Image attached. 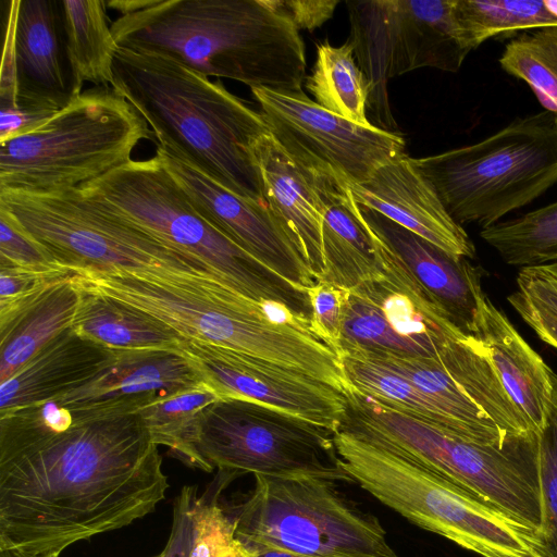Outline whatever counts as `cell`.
Masks as SVG:
<instances>
[{
    "label": "cell",
    "instance_id": "cell-2",
    "mask_svg": "<svg viewBox=\"0 0 557 557\" xmlns=\"http://www.w3.org/2000/svg\"><path fill=\"white\" fill-rule=\"evenodd\" d=\"M119 47L171 58L250 89L302 91L304 40L276 0H110Z\"/></svg>",
    "mask_w": 557,
    "mask_h": 557
},
{
    "label": "cell",
    "instance_id": "cell-9",
    "mask_svg": "<svg viewBox=\"0 0 557 557\" xmlns=\"http://www.w3.org/2000/svg\"><path fill=\"white\" fill-rule=\"evenodd\" d=\"M412 162L458 224L488 227L557 183V113L517 117L479 143Z\"/></svg>",
    "mask_w": 557,
    "mask_h": 557
},
{
    "label": "cell",
    "instance_id": "cell-43",
    "mask_svg": "<svg viewBox=\"0 0 557 557\" xmlns=\"http://www.w3.org/2000/svg\"><path fill=\"white\" fill-rule=\"evenodd\" d=\"M55 113L22 107L1 108L0 143L36 131Z\"/></svg>",
    "mask_w": 557,
    "mask_h": 557
},
{
    "label": "cell",
    "instance_id": "cell-41",
    "mask_svg": "<svg viewBox=\"0 0 557 557\" xmlns=\"http://www.w3.org/2000/svg\"><path fill=\"white\" fill-rule=\"evenodd\" d=\"M18 0L9 3L0 74V107H12L16 100L15 26Z\"/></svg>",
    "mask_w": 557,
    "mask_h": 557
},
{
    "label": "cell",
    "instance_id": "cell-24",
    "mask_svg": "<svg viewBox=\"0 0 557 557\" xmlns=\"http://www.w3.org/2000/svg\"><path fill=\"white\" fill-rule=\"evenodd\" d=\"M268 207L300 250L317 281L325 267L322 247V209L305 172L271 134L253 148Z\"/></svg>",
    "mask_w": 557,
    "mask_h": 557
},
{
    "label": "cell",
    "instance_id": "cell-7",
    "mask_svg": "<svg viewBox=\"0 0 557 557\" xmlns=\"http://www.w3.org/2000/svg\"><path fill=\"white\" fill-rule=\"evenodd\" d=\"M145 119L112 87H92L46 124L0 143V191L48 195L79 188L131 161L153 140Z\"/></svg>",
    "mask_w": 557,
    "mask_h": 557
},
{
    "label": "cell",
    "instance_id": "cell-14",
    "mask_svg": "<svg viewBox=\"0 0 557 557\" xmlns=\"http://www.w3.org/2000/svg\"><path fill=\"white\" fill-rule=\"evenodd\" d=\"M379 243L383 271L347 289L337 355L354 349L437 359L448 342L472 336L463 333L387 246Z\"/></svg>",
    "mask_w": 557,
    "mask_h": 557
},
{
    "label": "cell",
    "instance_id": "cell-27",
    "mask_svg": "<svg viewBox=\"0 0 557 557\" xmlns=\"http://www.w3.org/2000/svg\"><path fill=\"white\" fill-rule=\"evenodd\" d=\"M77 285L81 299L72 329L78 335L112 350L178 348L183 337L171 327L107 295Z\"/></svg>",
    "mask_w": 557,
    "mask_h": 557
},
{
    "label": "cell",
    "instance_id": "cell-34",
    "mask_svg": "<svg viewBox=\"0 0 557 557\" xmlns=\"http://www.w3.org/2000/svg\"><path fill=\"white\" fill-rule=\"evenodd\" d=\"M238 474L219 470L218 484L198 496L194 510V540L189 557H253L236 537L235 520L219 502L224 483Z\"/></svg>",
    "mask_w": 557,
    "mask_h": 557
},
{
    "label": "cell",
    "instance_id": "cell-32",
    "mask_svg": "<svg viewBox=\"0 0 557 557\" xmlns=\"http://www.w3.org/2000/svg\"><path fill=\"white\" fill-rule=\"evenodd\" d=\"M219 398V395L205 383L146 406L137 412L156 445L169 447L175 458L197 468L190 447L196 418L201 409Z\"/></svg>",
    "mask_w": 557,
    "mask_h": 557
},
{
    "label": "cell",
    "instance_id": "cell-13",
    "mask_svg": "<svg viewBox=\"0 0 557 557\" xmlns=\"http://www.w3.org/2000/svg\"><path fill=\"white\" fill-rule=\"evenodd\" d=\"M355 58L369 88L376 119L395 127L387 82L433 67L457 72L471 50L456 17V0L347 1Z\"/></svg>",
    "mask_w": 557,
    "mask_h": 557
},
{
    "label": "cell",
    "instance_id": "cell-35",
    "mask_svg": "<svg viewBox=\"0 0 557 557\" xmlns=\"http://www.w3.org/2000/svg\"><path fill=\"white\" fill-rule=\"evenodd\" d=\"M540 487L542 517L532 554L557 557V392L540 431Z\"/></svg>",
    "mask_w": 557,
    "mask_h": 557
},
{
    "label": "cell",
    "instance_id": "cell-22",
    "mask_svg": "<svg viewBox=\"0 0 557 557\" xmlns=\"http://www.w3.org/2000/svg\"><path fill=\"white\" fill-rule=\"evenodd\" d=\"M304 172L323 215L325 271L319 281L351 289L379 275L383 271L379 239L364 222L347 182L333 173Z\"/></svg>",
    "mask_w": 557,
    "mask_h": 557
},
{
    "label": "cell",
    "instance_id": "cell-38",
    "mask_svg": "<svg viewBox=\"0 0 557 557\" xmlns=\"http://www.w3.org/2000/svg\"><path fill=\"white\" fill-rule=\"evenodd\" d=\"M307 294L312 307V331L337 352L347 289L317 281Z\"/></svg>",
    "mask_w": 557,
    "mask_h": 557
},
{
    "label": "cell",
    "instance_id": "cell-11",
    "mask_svg": "<svg viewBox=\"0 0 557 557\" xmlns=\"http://www.w3.org/2000/svg\"><path fill=\"white\" fill-rule=\"evenodd\" d=\"M0 207L57 265L75 272L174 270L219 280L200 261L85 197L77 188L48 195L0 191Z\"/></svg>",
    "mask_w": 557,
    "mask_h": 557
},
{
    "label": "cell",
    "instance_id": "cell-28",
    "mask_svg": "<svg viewBox=\"0 0 557 557\" xmlns=\"http://www.w3.org/2000/svg\"><path fill=\"white\" fill-rule=\"evenodd\" d=\"M65 47L74 86L81 95L85 82L109 87L119 46L108 23L106 1L60 0Z\"/></svg>",
    "mask_w": 557,
    "mask_h": 557
},
{
    "label": "cell",
    "instance_id": "cell-44",
    "mask_svg": "<svg viewBox=\"0 0 557 557\" xmlns=\"http://www.w3.org/2000/svg\"><path fill=\"white\" fill-rule=\"evenodd\" d=\"M507 300L540 339L557 349V317L530 305L512 293Z\"/></svg>",
    "mask_w": 557,
    "mask_h": 557
},
{
    "label": "cell",
    "instance_id": "cell-23",
    "mask_svg": "<svg viewBox=\"0 0 557 557\" xmlns=\"http://www.w3.org/2000/svg\"><path fill=\"white\" fill-rule=\"evenodd\" d=\"M476 337L484 344L511 401L540 432L557 392V375L485 296Z\"/></svg>",
    "mask_w": 557,
    "mask_h": 557
},
{
    "label": "cell",
    "instance_id": "cell-4",
    "mask_svg": "<svg viewBox=\"0 0 557 557\" xmlns=\"http://www.w3.org/2000/svg\"><path fill=\"white\" fill-rule=\"evenodd\" d=\"M111 87L145 119L158 147L267 205L253 148L270 134L268 124L221 81L162 54L119 47Z\"/></svg>",
    "mask_w": 557,
    "mask_h": 557
},
{
    "label": "cell",
    "instance_id": "cell-8",
    "mask_svg": "<svg viewBox=\"0 0 557 557\" xmlns=\"http://www.w3.org/2000/svg\"><path fill=\"white\" fill-rule=\"evenodd\" d=\"M343 470L419 528L482 557L532 554L537 532L481 503L437 473L377 442L337 428Z\"/></svg>",
    "mask_w": 557,
    "mask_h": 557
},
{
    "label": "cell",
    "instance_id": "cell-37",
    "mask_svg": "<svg viewBox=\"0 0 557 557\" xmlns=\"http://www.w3.org/2000/svg\"><path fill=\"white\" fill-rule=\"evenodd\" d=\"M76 272L63 267L30 269L0 267V306L35 297Z\"/></svg>",
    "mask_w": 557,
    "mask_h": 557
},
{
    "label": "cell",
    "instance_id": "cell-33",
    "mask_svg": "<svg viewBox=\"0 0 557 557\" xmlns=\"http://www.w3.org/2000/svg\"><path fill=\"white\" fill-rule=\"evenodd\" d=\"M498 61L506 73L530 86L546 111L557 113V27L515 37Z\"/></svg>",
    "mask_w": 557,
    "mask_h": 557
},
{
    "label": "cell",
    "instance_id": "cell-15",
    "mask_svg": "<svg viewBox=\"0 0 557 557\" xmlns=\"http://www.w3.org/2000/svg\"><path fill=\"white\" fill-rule=\"evenodd\" d=\"M270 134L304 171L333 173L347 184L367 181L386 162L406 156L405 138L332 113L304 91L252 88Z\"/></svg>",
    "mask_w": 557,
    "mask_h": 557
},
{
    "label": "cell",
    "instance_id": "cell-5",
    "mask_svg": "<svg viewBox=\"0 0 557 557\" xmlns=\"http://www.w3.org/2000/svg\"><path fill=\"white\" fill-rule=\"evenodd\" d=\"M338 428L437 473L481 503L539 531L542 517L540 432L490 444L463 437L352 387Z\"/></svg>",
    "mask_w": 557,
    "mask_h": 557
},
{
    "label": "cell",
    "instance_id": "cell-20",
    "mask_svg": "<svg viewBox=\"0 0 557 557\" xmlns=\"http://www.w3.org/2000/svg\"><path fill=\"white\" fill-rule=\"evenodd\" d=\"M360 213L371 231L403 262L466 334L476 337L485 298L481 267L468 258L449 255L383 214L362 207Z\"/></svg>",
    "mask_w": 557,
    "mask_h": 557
},
{
    "label": "cell",
    "instance_id": "cell-46",
    "mask_svg": "<svg viewBox=\"0 0 557 557\" xmlns=\"http://www.w3.org/2000/svg\"><path fill=\"white\" fill-rule=\"evenodd\" d=\"M252 555H253V557H307V556L299 555L296 553L273 549V548L259 549V550L253 552Z\"/></svg>",
    "mask_w": 557,
    "mask_h": 557
},
{
    "label": "cell",
    "instance_id": "cell-36",
    "mask_svg": "<svg viewBox=\"0 0 557 557\" xmlns=\"http://www.w3.org/2000/svg\"><path fill=\"white\" fill-rule=\"evenodd\" d=\"M0 267H60L3 207H0Z\"/></svg>",
    "mask_w": 557,
    "mask_h": 557
},
{
    "label": "cell",
    "instance_id": "cell-42",
    "mask_svg": "<svg viewBox=\"0 0 557 557\" xmlns=\"http://www.w3.org/2000/svg\"><path fill=\"white\" fill-rule=\"evenodd\" d=\"M296 28L313 30L333 16L337 0H276Z\"/></svg>",
    "mask_w": 557,
    "mask_h": 557
},
{
    "label": "cell",
    "instance_id": "cell-29",
    "mask_svg": "<svg viewBox=\"0 0 557 557\" xmlns=\"http://www.w3.org/2000/svg\"><path fill=\"white\" fill-rule=\"evenodd\" d=\"M355 48L348 39L339 47L327 40L317 45V57L306 87L323 109L350 122L370 126L366 115L369 88L363 72L355 60Z\"/></svg>",
    "mask_w": 557,
    "mask_h": 557
},
{
    "label": "cell",
    "instance_id": "cell-6",
    "mask_svg": "<svg viewBox=\"0 0 557 557\" xmlns=\"http://www.w3.org/2000/svg\"><path fill=\"white\" fill-rule=\"evenodd\" d=\"M78 190L136 226L203 263L222 283L259 302H276L311 324L306 290L263 265L193 206L160 153L131 160Z\"/></svg>",
    "mask_w": 557,
    "mask_h": 557
},
{
    "label": "cell",
    "instance_id": "cell-21",
    "mask_svg": "<svg viewBox=\"0 0 557 557\" xmlns=\"http://www.w3.org/2000/svg\"><path fill=\"white\" fill-rule=\"evenodd\" d=\"M15 61L12 107L58 112L79 96L66 54L60 0H18Z\"/></svg>",
    "mask_w": 557,
    "mask_h": 557
},
{
    "label": "cell",
    "instance_id": "cell-16",
    "mask_svg": "<svg viewBox=\"0 0 557 557\" xmlns=\"http://www.w3.org/2000/svg\"><path fill=\"white\" fill-rule=\"evenodd\" d=\"M178 348L220 398L255 401L332 431L345 414V394L306 373L196 339L183 338Z\"/></svg>",
    "mask_w": 557,
    "mask_h": 557
},
{
    "label": "cell",
    "instance_id": "cell-26",
    "mask_svg": "<svg viewBox=\"0 0 557 557\" xmlns=\"http://www.w3.org/2000/svg\"><path fill=\"white\" fill-rule=\"evenodd\" d=\"M79 299L81 289L73 276L52 285L28 305L0 314V382L72 326Z\"/></svg>",
    "mask_w": 557,
    "mask_h": 557
},
{
    "label": "cell",
    "instance_id": "cell-30",
    "mask_svg": "<svg viewBox=\"0 0 557 557\" xmlns=\"http://www.w3.org/2000/svg\"><path fill=\"white\" fill-rule=\"evenodd\" d=\"M462 39L472 51L490 38L525 29L557 27L545 0H456Z\"/></svg>",
    "mask_w": 557,
    "mask_h": 557
},
{
    "label": "cell",
    "instance_id": "cell-12",
    "mask_svg": "<svg viewBox=\"0 0 557 557\" xmlns=\"http://www.w3.org/2000/svg\"><path fill=\"white\" fill-rule=\"evenodd\" d=\"M334 431L244 399L219 398L196 418L190 447L197 468L237 474L317 476L351 483Z\"/></svg>",
    "mask_w": 557,
    "mask_h": 557
},
{
    "label": "cell",
    "instance_id": "cell-3",
    "mask_svg": "<svg viewBox=\"0 0 557 557\" xmlns=\"http://www.w3.org/2000/svg\"><path fill=\"white\" fill-rule=\"evenodd\" d=\"M75 281L148 314L183 338L245 352L336 388L344 382L337 352L309 322L285 306L250 299L212 276L174 270L77 271Z\"/></svg>",
    "mask_w": 557,
    "mask_h": 557
},
{
    "label": "cell",
    "instance_id": "cell-39",
    "mask_svg": "<svg viewBox=\"0 0 557 557\" xmlns=\"http://www.w3.org/2000/svg\"><path fill=\"white\" fill-rule=\"evenodd\" d=\"M513 295L557 317V261L521 268Z\"/></svg>",
    "mask_w": 557,
    "mask_h": 557
},
{
    "label": "cell",
    "instance_id": "cell-17",
    "mask_svg": "<svg viewBox=\"0 0 557 557\" xmlns=\"http://www.w3.org/2000/svg\"><path fill=\"white\" fill-rule=\"evenodd\" d=\"M166 169L196 210L242 249L299 289L317 280L268 205L238 196L157 146Z\"/></svg>",
    "mask_w": 557,
    "mask_h": 557
},
{
    "label": "cell",
    "instance_id": "cell-31",
    "mask_svg": "<svg viewBox=\"0 0 557 557\" xmlns=\"http://www.w3.org/2000/svg\"><path fill=\"white\" fill-rule=\"evenodd\" d=\"M481 238L509 265L527 268L557 261V201L482 228Z\"/></svg>",
    "mask_w": 557,
    "mask_h": 557
},
{
    "label": "cell",
    "instance_id": "cell-19",
    "mask_svg": "<svg viewBox=\"0 0 557 557\" xmlns=\"http://www.w3.org/2000/svg\"><path fill=\"white\" fill-rule=\"evenodd\" d=\"M348 187L358 205L383 214L449 255L475 257L468 233L450 216L434 187L407 154L386 162L363 183Z\"/></svg>",
    "mask_w": 557,
    "mask_h": 557
},
{
    "label": "cell",
    "instance_id": "cell-25",
    "mask_svg": "<svg viewBox=\"0 0 557 557\" xmlns=\"http://www.w3.org/2000/svg\"><path fill=\"white\" fill-rule=\"evenodd\" d=\"M114 350L78 335H57L10 377L0 382V411L55 399L92 379Z\"/></svg>",
    "mask_w": 557,
    "mask_h": 557
},
{
    "label": "cell",
    "instance_id": "cell-10",
    "mask_svg": "<svg viewBox=\"0 0 557 557\" xmlns=\"http://www.w3.org/2000/svg\"><path fill=\"white\" fill-rule=\"evenodd\" d=\"M336 482L256 474L249 495L228 507L236 537L251 554L273 548L307 557H399L380 519Z\"/></svg>",
    "mask_w": 557,
    "mask_h": 557
},
{
    "label": "cell",
    "instance_id": "cell-18",
    "mask_svg": "<svg viewBox=\"0 0 557 557\" xmlns=\"http://www.w3.org/2000/svg\"><path fill=\"white\" fill-rule=\"evenodd\" d=\"M205 384L180 348L114 350L92 379L52 399L73 421L134 413L141 408Z\"/></svg>",
    "mask_w": 557,
    "mask_h": 557
},
{
    "label": "cell",
    "instance_id": "cell-40",
    "mask_svg": "<svg viewBox=\"0 0 557 557\" xmlns=\"http://www.w3.org/2000/svg\"><path fill=\"white\" fill-rule=\"evenodd\" d=\"M195 485H185L173 503L170 536L164 548L153 557H189L194 540V510L198 498Z\"/></svg>",
    "mask_w": 557,
    "mask_h": 557
},
{
    "label": "cell",
    "instance_id": "cell-1",
    "mask_svg": "<svg viewBox=\"0 0 557 557\" xmlns=\"http://www.w3.org/2000/svg\"><path fill=\"white\" fill-rule=\"evenodd\" d=\"M168 487L138 412L64 431L37 406L0 418V550L62 553L153 512Z\"/></svg>",
    "mask_w": 557,
    "mask_h": 557
},
{
    "label": "cell",
    "instance_id": "cell-45",
    "mask_svg": "<svg viewBox=\"0 0 557 557\" xmlns=\"http://www.w3.org/2000/svg\"><path fill=\"white\" fill-rule=\"evenodd\" d=\"M61 553L46 552V553H28L16 549H2L0 557H60Z\"/></svg>",
    "mask_w": 557,
    "mask_h": 557
},
{
    "label": "cell",
    "instance_id": "cell-47",
    "mask_svg": "<svg viewBox=\"0 0 557 557\" xmlns=\"http://www.w3.org/2000/svg\"><path fill=\"white\" fill-rule=\"evenodd\" d=\"M522 557H537V556H535V555H533V554H527V555H524V556H522Z\"/></svg>",
    "mask_w": 557,
    "mask_h": 557
}]
</instances>
